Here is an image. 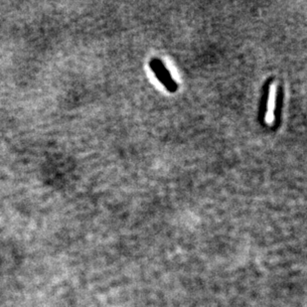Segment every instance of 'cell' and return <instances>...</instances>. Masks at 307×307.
Segmentation results:
<instances>
[{"label":"cell","instance_id":"obj_1","mask_svg":"<svg viewBox=\"0 0 307 307\" xmlns=\"http://www.w3.org/2000/svg\"><path fill=\"white\" fill-rule=\"evenodd\" d=\"M151 68L157 78L160 80V82L169 89V90H175L176 85L171 79L168 71L165 69V67L162 65V63L158 60H153L151 62Z\"/></svg>","mask_w":307,"mask_h":307},{"label":"cell","instance_id":"obj_2","mask_svg":"<svg viewBox=\"0 0 307 307\" xmlns=\"http://www.w3.org/2000/svg\"><path fill=\"white\" fill-rule=\"evenodd\" d=\"M275 104H276V86L273 84L270 86V88H269L268 100H267V106H266L265 121L267 124H272L273 122Z\"/></svg>","mask_w":307,"mask_h":307}]
</instances>
